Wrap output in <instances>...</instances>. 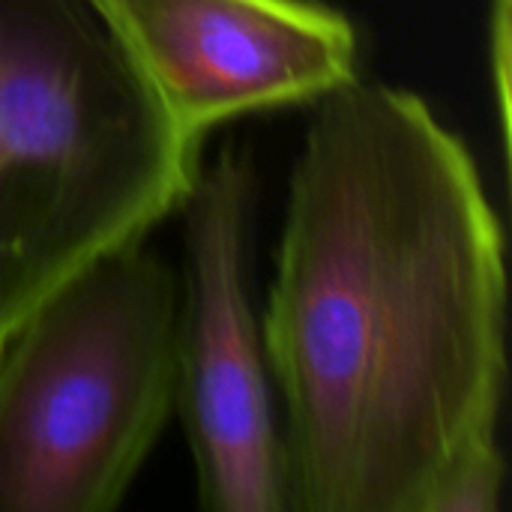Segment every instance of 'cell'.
I'll return each mask as SVG.
<instances>
[{
	"instance_id": "cell-5",
	"label": "cell",
	"mask_w": 512,
	"mask_h": 512,
	"mask_svg": "<svg viewBox=\"0 0 512 512\" xmlns=\"http://www.w3.org/2000/svg\"><path fill=\"white\" fill-rule=\"evenodd\" d=\"M174 126L318 102L360 78L354 24L315 0H99Z\"/></svg>"
},
{
	"instance_id": "cell-4",
	"label": "cell",
	"mask_w": 512,
	"mask_h": 512,
	"mask_svg": "<svg viewBox=\"0 0 512 512\" xmlns=\"http://www.w3.org/2000/svg\"><path fill=\"white\" fill-rule=\"evenodd\" d=\"M186 210L177 402L207 512H291L279 396L252 306V159L228 144Z\"/></svg>"
},
{
	"instance_id": "cell-7",
	"label": "cell",
	"mask_w": 512,
	"mask_h": 512,
	"mask_svg": "<svg viewBox=\"0 0 512 512\" xmlns=\"http://www.w3.org/2000/svg\"><path fill=\"white\" fill-rule=\"evenodd\" d=\"M489 75L498 99L501 141L510 147V0H492L489 12Z\"/></svg>"
},
{
	"instance_id": "cell-6",
	"label": "cell",
	"mask_w": 512,
	"mask_h": 512,
	"mask_svg": "<svg viewBox=\"0 0 512 512\" xmlns=\"http://www.w3.org/2000/svg\"><path fill=\"white\" fill-rule=\"evenodd\" d=\"M507 483V459L501 444H483L465 453L432 492L426 512H495Z\"/></svg>"
},
{
	"instance_id": "cell-3",
	"label": "cell",
	"mask_w": 512,
	"mask_h": 512,
	"mask_svg": "<svg viewBox=\"0 0 512 512\" xmlns=\"http://www.w3.org/2000/svg\"><path fill=\"white\" fill-rule=\"evenodd\" d=\"M180 288L120 246L51 291L0 351V512H111L177 402Z\"/></svg>"
},
{
	"instance_id": "cell-1",
	"label": "cell",
	"mask_w": 512,
	"mask_h": 512,
	"mask_svg": "<svg viewBox=\"0 0 512 512\" xmlns=\"http://www.w3.org/2000/svg\"><path fill=\"white\" fill-rule=\"evenodd\" d=\"M261 333L291 512H426L498 441L504 234L423 96L354 78L315 102Z\"/></svg>"
},
{
	"instance_id": "cell-2",
	"label": "cell",
	"mask_w": 512,
	"mask_h": 512,
	"mask_svg": "<svg viewBox=\"0 0 512 512\" xmlns=\"http://www.w3.org/2000/svg\"><path fill=\"white\" fill-rule=\"evenodd\" d=\"M186 138L99 0H0V351L90 261L195 186Z\"/></svg>"
}]
</instances>
